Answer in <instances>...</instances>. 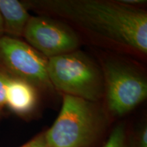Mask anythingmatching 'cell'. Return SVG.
<instances>
[{
	"mask_svg": "<svg viewBox=\"0 0 147 147\" xmlns=\"http://www.w3.org/2000/svg\"><path fill=\"white\" fill-rule=\"evenodd\" d=\"M36 3L104 39L146 54L147 14L144 10L119 1L97 0H57Z\"/></svg>",
	"mask_w": 147,
	"mask_h": 147,
	"instance_id": "obj_1",
	"label": "cell"
},
{
	"mask_svg": "<svg viewBox=\"0 0 147 147\" xmlns=\"http://www.w3.org/2000/svg\"><path fill=\"white\" fill-rule=\"evenodd\" d=\"M104 119L95 102L63 95L57 118L47 130L51 147H89L101 134Z\"/></svg>",
	"mask_w": 147,
	"mask_h": 147,
	"instance_id": "obj_2",
	"label": "cell"
},
{
	"mask_svg": "<svg viewBox=\"0 0 147 147\" xmlns=\"http://www.w3.org/2000/svg\"><path fill=\"white\" fill-rule=\"evenodd\" d=\"M47 72L53 87L64 95L92 102L104 95L102 70L82 51L48 59Z\"/></svg>",
	"mask_w": 147,
	"mask_h": 147,
	"instance_id": "obj_3",
	"label": "cell"
},
{
	"mask_svg": "<svg viewBox=\"0 0 147 147\" xmlns=\"http://www.w3.org/2000/svg\"><path fill=\"white\" fill-rule=\"evenodd\" d=\"M48 59L21 39L0 38V70L25 80L36 89L53 90L47 72Z\"/></svg>",
	"mask_w": 147,
	"mask_h": 147,
	"instance_id": "obj_4",
	"label": "cell"
},
{
	"mask_svg": "<svg viewBox=\"0 0 147 147\" xmlns=\"http://www.w3.org/2000/svg\"><path fill=\"white\" fill-rule=\"evenodd\" d=\"M102 73L104 94L114 115H125L146 100V80L137 70L121 62L110 61L104 63Z\"/></svg>",
	"mask_w": 147,
	"mask_h": 147,
	"instance_id": "obj_5",
	"label": "cell"
},
{
	"mask_svg": "<svg viewBox=\"0 0 147 147\" xmlns=\"http://www.w3.org/2000/svg\"><path fill=\"white\" fill-rule=\"evenodd\" d=\"M23 38L47 59L76 51L79 45L78 36L70 27L46 16H31Z\"/></svg>",
	"mask_w": 147,
	"mask_h": 147,
	"instance_id": "obj_6",
	"label": "cell"
},
{
	"mask_svg": "<svg viewBox=\"0 0 147 147\" xmlns=\"http://www.w3.org/2000/svg\"><path fill=\"white\" fill-rule=\"evenodd\" d=\"M38 101L37 89L25 80L10 77L7 87L5 106L18 116L29 115Z\"/></svg>",
	"mask_w": 147,
	"mask_h": 147,
	"instance_id": "obj_7",
	"label": "cell"
},
{
	"mask_svg": "<svg viewBox=\"0 0 147 147\" xmlns=\"http://www.w3.org/2000/svg\"><path fill=\"white\" fill-rule=\"evenodd\" d=\"M0 15L3 21L4 36L20 38L32 16L25 3L18 0H0Z\"/></svg>",
	"mask_w": 147,
	"mask_h": 147,
	"instance_id": "obj_8",
	"label": "cell"
},
{
	"mask_svg": "<svg viewBox=\"0 0 147 147\" xmlns=\"http://www.w3.org/2000/svg\"><path fill=\"white\" fill-rule=\"evenodd\" d=\"M103 147H125V131L123 125L114 129Z\"/></svg>",
	"mask_w": 147,
	"mask_h": 147,
	"instance_id": "obj_9",
	"label": "cell"
},
{
	"mask_svg": "<svg viewBox=\"0 0 147 147\" xmlns=\"http://www.w3.org/2000/svg\"><path fill=\"white\" fill-rule=\"evenodd\" d=\"M10 76L0 70V108L5 106V97Z\"/></svg>",
	"mask_w": 147,
	"mask_h": 147,
	"instance_id": "obj_10",
	"label": "cell"
},
{
	"mask_svg": "<svg viewBox=\"0 0 147 147\" xmlns=\"http://www.w3.org/2000/svg\"><path fill=\"white\" fill-rule=\"evenodd\" d=\"M20 147H51L48 142L46 133L38 134L34 138L28 141V142L22 145Z\"/></svg>",
	"mask_w": 147,
	"mask_h": 147,
	"instance_id": "obj_11",
	"label": "cell"
},
{
	"mask_svg": "<svg viewBox=\"0 0 147 147\" xmlns=\"http://www.w3.org/2000/svg\"><path fill=\"white\" fill-rule=\"evenodd\" d=\"M137 147H147V128L146 126L140 132Z\"/></svg>",
	"mask_w": 147,
	"mask_h": 147,
	"instance_id": "obj_12",
	"label": "cell"
},
{
	"mask_svg": "<svg viewBox=\"0 0 147 147\" xmlns=\"http://www.w3.org/2000/svg\"><path fill=\"white\" fill-rule=\"evenodd\" d=\"M119 2L123 3V4L129 5V6L136 7V5L144 4L146 1H142V0H123L120 1Z\"/></svg>",
	"mask_w": 147,
	"mask_h": 147,
	"instance_id": "obj_13",
	"label": "cell"
},
{
	"mask_svg": "<svg viewBox=\"0 0 147 147\" xmlns=\"http://www.w3.org/2000/svg\"><path fill=\"white\" fill-rule=\"evenodd\" d=\"M4 36V30H3V21L1 16L0 15V38Z\"/></svg>",
	"mask_w": 147,
	"mask_h": 147,
	"instance_id": "obj_14",
	"label": "cell"
},
{
	"mask_svg": "<svg viewBox=\"0 0 147 147\" xmlns=\"http://www.w3.org/2000/svg\"><path fill=\"white\" fill-rule=\"evenodd\" d=\"M1 114H2V109H1V108H0V117L1 116Z\"/></svg>",
	"mask_w": 147,
	"mask_h": 147,
	"instance_id": "obj_15",
	"label": "cell"
}]
</instances>
